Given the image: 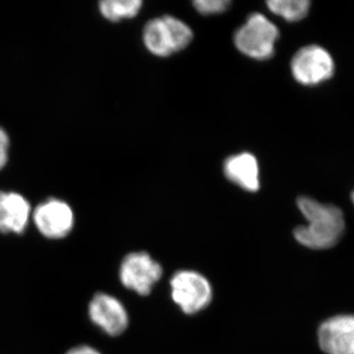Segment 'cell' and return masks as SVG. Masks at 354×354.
I'll return each mask as SVG.
<instances>
[{"instance_id":"obj_1","label":"cell","mask_w":354,"mask_h":354,"mask_svg":"<svg viewBox=\"0 0 354 354\" xmlns=\"http://www.w3.org/2000/svg\"><path fill=\"white\" fill-rule=\"evenodd\" d=\"M297 206L307 225L295 230V237L301 245L315 250L335 246L344 234V214L337 207L325 205L309 197H300Z\"/></svg>"},{"instance_id":"obj_2","label":"cell","mask_w":354,"mask_h":354,"mask_svg":"<svg viewBox=\"0 0 354 354\" xmlns=\"http://www.w3.org/2000/svg\"><path fill=\"white\" fill-rule=\"evenodd\" d=\"M278 38V28L262 14L254 13L235 32L234 41L237 50L246 57L266 60L274 55Z\"/></svg>"},{"instance_id":"obj_3","label":"cell","mask_w":354,"mask_h":354,"mask_svg":"<svg viewBox=\"0 0 354 354\" xmlns=\"http://www.w3.org/2000/svg\"><path fill=\"white\" fill-rule=\"evenodd\" d=\"M171 288L174 301L189 315L206 308L213 298L208 279L194 271L177 272L172 277Z\"/></svg>"},{"instance_id":"obj_4","label":"cell","mask_w":354,"mask_h":354,"mask_svg":"<svg viewBox=\"0 0 354 354\" xmlns=\"http://www.w3.org/2000/svg\"><path fill=\"white\" fill-rule=\"evenodd\" d=\"M120 281L140 295H150L162 276V266L146 252L128 254L120 266Z\"/></svg>"},{"instance_id":"obj_5","label":"cell","mask_w":354,"mask_h":354,"mask_svg":"<svg viewBox=\"0 0 354 354\" xmlns=\"http://www.w3.org/2000/svg\"><path fill=\"white\" fill-rule=\"evenodd\" d=\"M295 80L304 85H316L334 73V62L328 51L318 46H305L291 60Z\"/></svg>"},{"instance_id":"obj_6","label":"cell","mask_w":354,"mask_h":354,"mask_svg":"<svg viewBox=\"0 0 354 354\" xmlns=\"http://www.w3.org/2000/svg\"><path fill=\"white\" fill-rule=\"evenodd\" d=\"M34 221L39 232L48 239H64L73 227L74 215L66 203L48 199L35 209Z\"/></svg>"},{"instance_id":"obj_7","label":"cell","mask_w":354,"mask_h":354,"mask_svg":"<svg viewBox=\"0 0 354 354\" xmlns=\"http://www.w3.org/2000/svg\"><path fill=\"white\" fill-rule=\"evenodd\" d=\"M318 342L326 354H354V315H337L324 321Z\"/></svg>"},{"instance_id":"obj_8","label":"cell","mask_w":354,"mask_h":354,"mask_svg":"<svg viewBox=\"0 0 354 354\" xmlns=\"http://www.w3.org/2000/svg\"><path fill=\"white\" fill-rule=\"evenodd\" d=\"M91 320L109 335H120L127 330L128 314L120 300L106 293H97L88 306Z\"/></svg>"},{"instance_id":"obj_9","label":"cell","mask_w":354,"mask_h":354,"mask_svg":"<svg viewBox=\"0 0 354 354\" xmlns=\"http://www.w3.org/2000/svg\"><path fill=\"white\" fill-rule=\"evenodd\" d=\"M30 214L31 207L22 195L0 191V232L22 234Z\"/></svg>"},{"instance_id":"obj_10","label":"cell","mask_w":354,"mask_h":354,"mask_svg":"<svg viewBox=\"0 0 354 354\" xmlns=\"http://www.w3.org/2000/svg\"><path fill=\"white\" fill-rule=\"evenodd\" d=\"M223 172L228 180L242 189L255 192L260 188L259 165L252 153H241L227 158Z\"/></svg>"},{"instance_id":"obj_11","label":"cell","mask_w":354,"mask_h":354,"mask_svg":"<svg viewBox=\"0 0 354 354\" xmlns=\"http://www.w3.org/2000/svg\"><path fill=\"white\" fill-rule=\"evenodd\" d=\"M143 41L147 50L157 57H169L174 53L171 35L164 18H155L147 23L143 31Z\"/></svg>"},{"instance_id":"obj_12","label":"cell","mask_w":354,"mask_h":354,"mask_svg":"<svg viewBox=\"0 0 354 354\" xmlns=\"http://www.w3.org/2000/svg\"><path fill=\"white\" fill-rule=\"evenodd\" d=\"M140 0H104L100 2V11L106 19L118 22L133 18L141 10Z\"/></svg>"},{"instance_id":"obj_13","label":"cell","mask_w":354,"mask_h":354,"mask_svg":"<svg viewBox=\"0 0 354 354\" xmlns=\"http://www.w3.org/2000/svg\"><path fill=\"white\" fill-rule=\"evenodd\" d=\"M270 10L290 22H297L307 15L310 2L307 0H271L267 2Z\"/></svg>"},{"instance_id":"obj_14","label":"cell","mask_w":354,"mask_h":354,"mask_svg":"<svg viewBox=\"0 0 354 354\" xmlns=\"http://www.w3.org/2000/svg\"><path fill=\"white\" fill-rule=\"evenodd\" d=\"M162 18L171 35L174 53L184 50L193 39V32L189 26L172 16H162Z\"/></svg>"},{"instance_id":"obj_15","label":"cell","mask_w":354,"mask_h":354,"mask_svg":"<svg viewBox=\"0 0 354 354\" xmlns=\"http://www.w3.org/2000/svg\"><path fill=\"white\" fill-rule=\"evenodd\" d=\"M227 0H196L194 1L195 9L202 15H215L225 12L230 7Z\"/></svg>"},{"instance_id":"obj_16","label":"cell","mask_w":354,"mask_h":354,"mask_svg":"<svg viewBox=\"0 0 354 354\" xmlns=\"http://www.w3.org/2000/svg\"><path fill=\"white\" fill-rule=\"evenodd\" d=\"M9 138L7 133L0 127V169L6 167L8 160Z\"/></svg>"},{"instance_id":"obj_17","label":"cell","mask_w":354,"mask_h":354,"mask_svg":"<svg viewBox=\"0 0 354 354\" xmlns=\"http://www.w3.org/2000/svg\"><path fill=\"white\" fill-rule=\"evenodd\" d=\"M66 354H101L99 351H95V348H91L88 346H77L75 348H72Z\"/></svg>"},{"instance_id":"obj_18","label":"cell","mask_w":354,"mask_h":354,"mask_svg":"<svg viewBox=\"0 0 354 354\" xmlns=\"http://www.w3.org/2000/svg\"><path fill=\"white\" fill-rule=\"evenodd\" d=\"M353 204H354V192L353 193Z\"/></svg>"}]
</instances>
